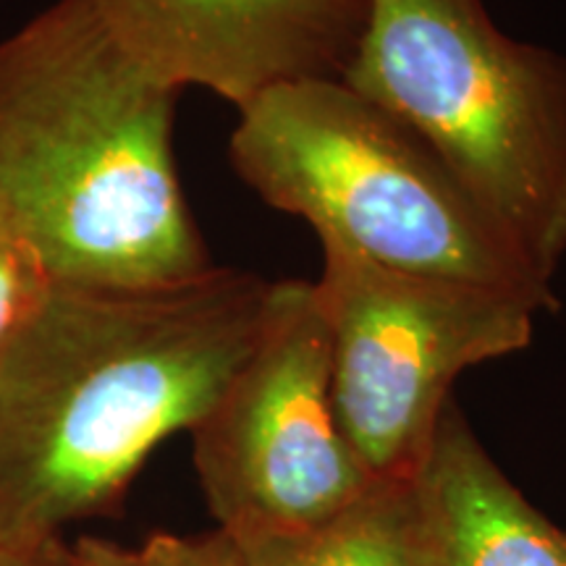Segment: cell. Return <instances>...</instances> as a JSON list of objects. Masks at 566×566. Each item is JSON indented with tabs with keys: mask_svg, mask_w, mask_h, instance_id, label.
<instances>
[{
	"mask_svg": "<svg viewBox=\"0 0 566 566\" xmlns=\"http://www.w3.org/2000/svg\"><path fill=\"white\" fill-rule=\"evenodd\" d=\"M273 289L218 265L158 286L48 283L0 344V533L116 512L153 451L216 405Z\"/></svg>",
	"mask_w": 566,
	"mask_h": 566,
	"instance_id": "6da1fadb",
	"label": "cell"
},
{
	"mask_svg": "<svg viewBox=\"0 0 566 566\" xmlns=\"http://www.w3.org/2000/svg\"><path fill=\"white\" fill-rule=\"evenodd\" d=\"M179 92L103 0H55L0 42V233L48 281L158 286L212 268L176 171Z\"/></svg>",
	"mask_w": 566,
	"mask_h": 566,
	"instance_id": "7a4b0ae2",
	"label": "cell"
},
{
	"mask_svg": "<svg viewBox=\"0 0 566 566\" xmlns=\"http://www.w3.org/2000/svg\"><path fill=\"white\" fill-rule=\"evenodd\" d=\"M239 111L231 166L271 208L386 271L472 283L558 310L541 279L420 134L344 80L260 92Z\"/></svg>",
	"mask_w": 566,
	"mask_h": 566,
	"instance_id": "3957f363",
	"label": "cell"
},
{
	"mask_svg": "<svg viewBox=\"0 0 566 566\" xmlns=\"http://www.w3.org/2000/svg\"><path fill=\"white\" fill-rule=\"evenodd\" d=\"M342 80L415 129L533 271L566 254V59L520 42L483 0H367Z\"/></svg>",
	"mask_w": 566,
	"mask_h": 566,
	"instance_id": "277c9868",
	"label": "cell"
},
{
	"mask_svg": "<svg viewBox=\"0 0 566 566\" xmlns=\"http://www.w3.org/2000/svg\"><path fill=\"white\" fill-rule=\"evenodd\" d=\"M321 250L315 289L338 420L375 480L415 478L454 380L527 349L546 310L520 294L386 271L342 247Z\"/></svg>",
	"mask_w": 566,
	"mask_h": 566,
	"instance_id": "5b68a950",
	"label": "cell"
},
{
	"mask_svg": "<svg viewBox=\"0 0 566 566\" xmlns=\"http://www.w3.org/2000/svg\"><path fill=\"white\" fill-rule=\"evenodd\" d=\"M189 436L210 514L233 537L321 525L373 485L338 420L313 281H275L258 344Z\"/></svg>",
	"mask_w": 566,
	"mask_h": 566,
	"instance_id": "8992f818",
	"label": "cell"
},
{
	"mask_svg": "<svg viewBox=\"0 0 566 566\" xmlns=\"http://www.w3.org/2000/svg\"><path fill=\"white\" fill-rule=\"evenodd\" d=\"M126 45L174 87L242 108L260 92L342 80L367 0H103Z\"/></svg>",
	"mask_w": 566,
	"mask_h": 566,
	"instance_id": "52a82bcc",
	"label": "cell"
},
{
	"mask_svg": "<svg viewBox=\"0 0 566 566\" xmlns=\"http://www.w3.org/2000/svg\"><path fill=\"white\" fill-rule=\"evenodd\" d=\"M415 485L433 566H566V530L504 475L454 401Z\"/></svg>",
	"mask_w": 566,
	"mask_h": 566,
	"instance_id": "ba28073f",
	"label": "cell"
},
{
	"mask_svg": "<svg viewBox=\"0 0 566 566\" xmlns=\"http://www.w3.org/2000/svg\"><path fill=\"white\" fill-rule=\"evenodd\" d=\"M233 541L247 566H433L415 478L373 480L321 525Z\"/></svg>",
	"mask_w": 566,
	"mask_h": 566,
	"instance_id": "9c48e42d",
	"label": "cell"
},
{
	"mask_svg": "<svg viewBox=\"0 0 566 566\" xmlns=\"http://www.w3.org/2000/svg\"><path fill=\"white\" fill-rule=\"evenodd\" d=\"M126 566H247V558L239 543L216 527L200 535L155 533L129 548Z\"/></svg>",
	"mask_w": 566,
	"mask_h": 566,
	"instance_id": "30bf717a",
	"label": "cell"
},
{
	"mask_svg": "<svg viewBox=\"0 0 566 566\" xmlns=\"http://www.w3.org/2000/svg\"><path fill=\"white\" fill-rule=\"evenodd\" d=\"M48 283L51 281L30 252L9 239H0V344L34 300L45 292Z\"/></svg>",
	"mask_w": 566,
	"mask_h": 566,
	"instance_id": "8fae6325",
	"label": "cell"
},
{
	"mask_svg": "<svg viewBox=\"0 0 566 566\" xmlns=\"http://www.w3.org/2000/svg\"><path fill=\"white\" fill-rule=\"evenodd\" d=\"M66 551L61 535L0 533V566H61Z\"/></svg>",
	"mask_w": 566,
	"mask_h": 566,
	"instance_id": "7c38bea8",
	"label": "cell"
},
{
	"mask_svg": "<svg viewBox=\"0 0 566 566\" xmlns=\"http://www.w3.org/2000/svg\"><path fill=\"white\" fill-rule=\"evenodd\" d=\"M129 548L118 543L103 541V537H80L76 543H69L66 558L61 566H126Z\"/></svg>",
	"mask_w": 566,
	"mask_h": 566,
	"instance_id": "4fadbf2b",
	"label": "cell"
},
{
	"mask_svg": "<svg viewBox=\"0 0 566 566\" xmlns=\"http://www.w3.org/2000/svg\"><path fill=\"white\" fill-rule=\"evenodd\" d=\"M0 239H6V237H3V233H0Z\"/></svg>",
	"mask_w": 566,
	"mask_h": 566,
	"instance_id": "5bb4252c",
	"label": "cell"
}]
</instances>
